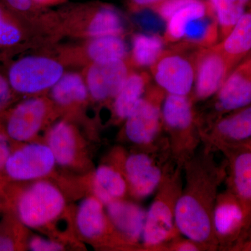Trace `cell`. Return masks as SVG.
Masks as SVG:
<instances>
[{
	"label": "cell",
	"instance_id": "4316f807",
	"mask_svg": "<svg viewBox=\"0 0 251 251\" xmlns=\"http://www.w3.org/2000/svg\"><path fill=\"white\" fill-rule=\"evenodd\" d=\"M219 24L220 39L223 40L243 15L251 6V0H208Z\"/></svg>",
	"mask_w": 251,
	"mask_h": 251
},
{
	"label": "cell",
	"instance_id": "ac0fdd59",
	"mask_svg": "<svg viewBox=\"0 0 251 251\" xmlns=\"http://www.w3.org/2000/svg\"><path fill=\"white\" fill-rule=\"evenodd\" d=\"M105 206L109 221L124 239L134 244L142 241L147 211L139 204L123 199Z\"/></svg>",
	"mask_w": 251,
	"mask_h": 251
},
{
	"label": "cell",
	"instance_id": "ba28073f",
	"mask_svg": "<svg viewBox=\"0 0 251 251\" xmlns=\"http://www.w3.org/2000/svg\"><path fill=\"white\" fill-rule=\"evenodd\" d=\"M64 206L65 201L58 188L48 181H37L20 196L18 215L25 226L36 228L57 219Z\"/></svg>",
	"mask_w": 251,
	"mask_h": 251
},
{
	"label": "cell",
	"instance_id": "e575fe53",
	"mask_svg": "<svg viewBox=\"0 0 251 251\" xmlns=\"http://www.w3.org/2000/svg\"><path fill=\"white\" fill-rule=\"evenodd\" d=\"M163 0H129L130 9L133 11H140L150 9L159 4Z\"/></svg>",
	"mask_w": 251,
	"mask_h": 251
},
{
	"label": "cell",
	"instance_id": "2e32d148",
	"mask_svg": "<svg viewBox=\"0 0 251 251\" xmlns=\"http://www.w3.org/2000/svg\"><path fill=\"white\" fill-rule=\"evenodd\" d=\"M226 157L227 188L251 211V148L247 144L219 149Z\"/></svg>",
	"mask_w": 251,
	"mask_h": 251
},
{
	"label": "cell",
	"instance_id": "ab89813d",
	"mask_svg": "<svg viewBox=\"0 0 251 251\" xmlns=\"http://www.w3.org/2000/svg\"><path fill=\"white\" fill-rule=\"evenodd\" d=\"M248 56H251V51L250 53H249V55H248Z\"/></svg>",
	"mask_w": 251,
	"mask_h": 251
},
{
	"label": "cell",
	"instance_id": "d6986e66",
	"mask_svg": "<svg viewBox=\"0 0 251 251\" xmlns=\"http://www.w3.org/2000/svg\"><path fill=\"white\" fill-rule=\"evenodd\" d=\"M234 69L251 51V6L228 35L216 44Z\"/></svg>",
	"mask_w": 251,
	"mask_h": 251
},
{
	"label": "cell",
	"instance_id": "9a60e30c",
	"mask_svg": "<svg viewBox=\"0 0 251 251\" xmlns=\"http://www.w3.org/2000/svg\"><path fill=\"white\" fill-rule=\"evenodd\" d=\"M130 72L126 59L92 63L86 72L85 82L89 93L99 101L114 100Z\"/></svg>",
	"mask_w": 251,
	"mask_h": 251
},
{
	"label": "cell",
	"instance_id": "836d02e7",
	"mask_svg": "<svg viewBox=\"0 0 251 251\" xmlns=\"http://www.w3.org/2000/svg\"><path fill=\"white\" fill-rule=\"evenodd\" d=\"M11 153L9 140L6 135L0 133V171L4 169Z\"/></svg>",
	"mask_w": 251,
	"mask_h": 251
},
{
	"label": "cell",
	"instance_id": "f35d334b",
	"mask_svg": "<svg viewBox=\"0 0 251 251\" xmlns=\"http://www.w3.org/2000/svg\"><path fill=\"white\" fill-rule=\"evenodd\" d=\"M245 144H247V145H249V146H250L251 148V140H250V141L248 142L247 143H245Z\"/></svg>",
	"mask_w": 251,
	"mask_h": 251
},
{
	"label": "cell",
	"instance_id": "7c38bea8",
	"mask_svg": "<svg viewBox=\"0 0 251 251\" xmlns=\"http://www.w3.org/2000/svg\"><path fill=\"white\" fill-rule=\"evenodd\" d=\"M233 70L215 46L202 48L198 54L196 80L191 97L195 103L214 97Z\"/></svg>",
	"mask_w": 251,
	"mask_h": 251
},
{
	"label": "cell",
	"instance_id": "30bf717a",
	"mask_svg": "<svg viewBox=\"0 0 251 251\" xmlns=\"http://www.w3.org/2000/svg\"><path fill=\"white\" fill-rule=\"evenodd\" d=\"M67 21L72 23L75 34L89 39L105 36H123L125 23L116 8L107 4L94 3L68 10Z\"/></svg>",
	"mask_w": 251,
	"mask_h": 251
},
{
	"label": "cell",
	"instance_id": "f1b7e54d",
	"mask_svg": "<svg viewBox=\"0 0 251 251\" xmlns=\"http://www.w3.org/2000/svg\"><path fill=\"white\" fill-rule=\"evenodd\" d=\"M196 1L197 0H163L151 9L161 19L168 22L176 11Z\"/></svg>",
	"mask_w": 251,
	"mask_h": 251
},
{
	"label": "cell",
	"instance_id": "9c48e42d",
	"mask_svg": "<svg viewBox=\"0 0 251 251\" xmlns=\"http://www.w3.org/2000/svg\"><path fill=\"white\" fill-rule=\"evenodd\" d=\"M63 74L64 67L55 59L29 56L11 66L8 80L16 92L33 94L52 88Z\"/></svg>",
	"mask_w": 251,
	"mask_h": 251
},
{
	"label": "cell",
	"instance_id": "cb8c5ba5",
	"mask_svg": "<svg viewBox=\"0 0 251 251\" xmlns=\"http://www.w3.org/2000/svg\"><path fill=\"white\" fill-rule=\"evenodd\" d=\"M84 54L91 62L126 59L128 49L123 36H105L89 39Z\"/></svg>",
	"mask_w": 251,
	"mask_h": 251
},
{
	"label": "cell",
	"instance_id": "d6a6232c",
	"mask_svg": "<svg viewBox=\"0 0 251 251\" xmlns=\"http://www.w3.org/2000/svg\"><path fill=\"white\" fill-rule=\"evenodd\" d=\"M11 88L9 80L0 75V110L7 105L11 99Z\"/></svg>",
	"mask_w": 251,
	"mask_h": 251
},
{
	"label": "cell",
	"instance_id": "d590c367",
	"mask_svg": "<svg viewBox=\"0 0 251 251\" xmlns=\"http://www.w3.org/2000/svg\"><path fill=\"white\" fill-rule=\"evenodd\" d=\"M251 243V214L248 222L245 231L243 233L242 237L239 239L237 245L234 247L233 251H241L243 247Z\"/></svg>",
	"mask_w": 251,
	"mask_h": 251
},
{
	"label": "cell",
	"instance_id": "ffe728a7",
	"mask_svg": "<svg viewBox=\"0 0 251 251\" xmlns=\"http://www.w3.org/2000/svg\"><path fill=\"white\" fill-rule=\"evenodd\" d=\"M151 78L147 73L130 72L121 90L114 99V112L118 120H125L133 111L145 95Z\"/></svg>",
	"mask_w": 251,
	"mask_h": 251
},
{
	"label": "cell",
	"instance_id": "7a4b0ae2",
	"mask_svg": "<svg viewBox=\"0 0 251 251\" xmlns=\"http://www.w3.org/2000/svg\"><path fill=\"white\" fill-rule=\"evenodd\" d=\"M183 183V166L175 163L167 172L147 211L142 237L145 249L166 251V246L181 235L175 224V209Z\"/></svg>",
	"mask_w": 251,
	"mask_h": 251
},
{
	"label": "cell",
	"instance_id": "3957f363",
	"mask_svg": "<svg viewBox=\"0 0 251 251\" xmlns=\"http://www.w3.org/2000/svg\"><path fill=\"white\" fill-rule=\"evenodd\" d=\"M163 131L175 163L184 166L202 144L196 103L191 95L166 94L162 105Z\"/></svg>",
	"mask_w": 251,
	"mask_h": 251
},
{
	"label": "cell",
	"instance_id": "44dd1931",
	"mask_svg": "<svg viewBox=\"0 0 251 251\" xmlns=\"http://www.w3.org/2000/svg\"><path fill=\"white\" fill-rule=\"evenodd\" d=\"M93 184L95 197L104 206L112 201L123 199L128 190L123 173L109 166H101L97 168L94 173Z\"/></svg>",
	"mask_w": 251,
	"mask_h": 251
},
{
	"label": "cell",
	"instance_id": "83f0119b",
	"mask_svg": "<svg viewBox=\"0 0 251 251\" xmlns=\"http://www.w3.org/2000/svg\"><path fill=\"white\" fill-rule=\"evenodd\" d=\"M9 13L0 6V46H14L23 39L21 28Z\"/></svg>",
	"mask_w": 251,
	"mask_h": 251
},
{
	"label": "cell",
	"instance_id": "8d00e7d4",
	"mask_svg": "<svg viewBox=\"0 0 251 251\" xmlns=\"http://www.w3.org/2000/svg\"><path fill=\"white\" fill-rule=\"evenodd\" d=\"M14 249L15 244L11 238L0 235V251H14Z\"/></svg>",
	"mask_w": 251,
	"mask_h": 251
},
{
	"label": "cell",
	"instance_id": "d4e9b609",
	"mask_svg": "<svg viewBox=\"0 0 251 251\" xmlns=\"http://www.w3.org/2000/svg\"><path fill=\"white\" fill-rule=\"evenodd\" d=\"M87 84L76 73L64 74L51 88V97L56 103L67 106L82 103L88 97Z\"/></svg>",
	"mask_w": 251,
	"mask_h": 251
},
{
	"label": "cell",
	"instance_id": "603a6c76",
	"mask_svg": "<svg viewBox=\"0 0 251 251\" xmlns=\"http://www.w3.org/2000/svg\"><path fill=\"white\" fill-rule=\"evenodd\" d=\"M47 145L53 153L57 164L67 166L75 160L76 137L74 128L67 122H57L50 128L48 135Z\"/></svg>",
	"mask_w": 251,
	"mask_h": 251
},
{
	"label": "cell",
	"instance_id": "f546056e",
	"mask_svg": "<svg viewBox=\"0 0 251 251\" xmlns=\"http://www.w3.org/2000/svg\"><path fill=\"white\" fill-rule=\"evenodd\" d=\"M166 251H201L204 250L201 245L195 242L194 241L186 237H179V236H178L166 246Z\"/></svg>",
	"mask_w": 251,
	"mask_h": 251
},
{
	"label": "cell",
	"instance_id": "8fae6325",
	"mask_svg": "<svg viewBox=\"0 0 251 251\" xmlns=\"http://www.w3.org/2000/svg\"><path fill=\"white\" fill-rule=\"evenodd\" d=\"M251 211L228 189L218 195L213 227L219 250L232 251L247 227Z\"/></svg>",
	"mask_w": 251,
	"mask_h": 251
},
{
	"label": "cell",
	"instance_id": "7402d4cb",
	"mask_svg": "<svg viewBox=\"0 0 251 251\" xmlns=\"http://www.w3.org/2000/svg\"><path fill=\"white\" fill-rule=\"evenodd\" d=\"M103 204L96 197L85 198L77 209L76 224L83 237L93 239L100 237L106 230L108 221Z\"/></svg>",
	"mask_w": 251,
	"mask_h": 251
},
{
	"label": "cell",
	"instance_id": "277c9868",
	"mask_svg": "<svg viewBox=\"0 0 251 251\" xmlns=\"http://www.w3.org/2000/svg\"><path fill=\"white\" fill-rule=\"evenodd\" d=\"M201 46L179 41L163 50L150 67L156 85L166 94L191 95Z\"/></svg>",
	"mask_w": 251,
	"mask_h": 251
},
{
	"label": "cell",
	"instance_id": "484cf974",
	"mask_svg": "<svg viewBox=\"0 0 251 251\" xmlns=\"http://www.w3.org/2000/svg\"><path fill=\"white\" fill-rule=\"evenodd\" d=\"M165 45L161 36L134 34L132 37L130 63L137 67H151L161 55Z\"/></svg>",
	"mask_w": 251,
	"mask_h": 251
},
{
	"label": "cell",
	"instance_id": "8992f818",
	"mask_svg": "<svg viewBox=\"0 0 251 251\" xmlns=\"http://www.w3.org/2000/svg\"><path fill=\"white\" fill-rule=\"evenodd\" d=\"M166 95V92L158 86H149L125 120V133L130 143L152 149L167 141L162 122V105Z\"/></svg>",
	"mask_w": 251,
	"mask_h": 251
},
{
	"label": "cell",
	"instance_id": "5b68a950",
	"mask_svg": "<svg viewBox=\"0 0 251 251\" xmlns=\"http://www.w3.org/2000/svg\"><path fill=\"white\" fill-rule=\"evenodd\" d=\"M174 163L168 140L157 148L128 155L124 163L128 190L138 199L150 197Z\"/></svg>",
	"mask_w": 251,
	"mask_h": 251
},
{
	"label": "cell",
	"instance_id": "5bb4252c",
	"mask_svg": "<svg viewBox=\"0 0 251 251\" xmlns=\"http://www.w3.org/2000/svg\"><path fill=\"white\" fill-rule=\"evenodd\" d=\"M55 163L53 153L48 145L29 143L11 152L4 170L11 179L29 181L50 174Z\"/></svg>",
	"mask_w": 251,
	"mask_h": 251
},
{
	"label": "cell",
	"instance_id": "1f68e13d",
	"mask_svg": "<svg viewBox=\"0 0 251 251\" xmlns=\"http://www.w3.org/2000/svg\"><path fill=\"white\" fill-rule=\"evenodd\" d=\"M7 6L21 14H29L34 12L37 5L32 0H3Z\"/></svg>",
	"mask_w": 251,
	"mask_h": 251
},
{
	"label": "cell",
	"instance_id": "74e56055",
	"mask_svg": "<svg viewBox=\"0 0 251 251\" xmlns=\"http://www.w3.org/2000/svg\"><path fill=\"white\" fill-rule=\"evenodd\" d=\"M67 0H32L33 2L38 6H49L64 2Z\"/></svg>",
	"mask_w": 251,
	"mask_h": 251
},
{
	"label": "cell",
	"instance_id": "6da1fadb",
	"mask_svg": "<svg viewBox=\"0 0 251 251\" xmlns=\"http://www.w3.org/2000/svg\"><path fill=\"white\" fill-rule=\"evenodd\" d=\"M216 151L201 144L183 166L182 191L175 209V224L183 237L204 251H218L213 213L219 188L226 179V165L219 163Z\"/></svg>",
	"mask_w": 251,
	"mask_h": 251
},
{
	"label": "cell",
	"instance_id": "e0dca14e",
	"mask_svg": "<svg viewBox=\"0 0 251 251\" xmlns=\"http://www.w3.org/2000/svg\"><path fill=\"white\" fill-rule=\"evenodd\" d=\"M48 110L47 101L39 97L18 104L6 122L8 136L17 142H26L34 138L45 122Z\"/></svg>",
	"mask_w": 251,
	"mask_h": 251
},
{
	"label": "cell",
	"instance_id": "4dcf8cb0",
	"mask_svg": "<svg viewBox=\"0 0 251 251\" xmlns=\"http://www.w3.org/2000/svg\"><path fill=\"white\" fill-rule=\"evenodd\" d=\"M29 248L33 251H58L63 249L58 242L41 237L32 238L29 243Z\"/></svg>",
	"mask_w": 251,
	"mask_h": 251
},
{
	"label": "cell",
	"instance_id": "4fadbf2b",
	"mask_svg": "<svg viewBox=\"0 0 251 251\" xmlns=\"http://www.w3.org/2000/svg\"><path fill=\"white\" fill-rule=\"evenodd\" d=\"M202 144L218 151L251 140V105L220 117L201 131Z\"/></svg>",
	"mask_w": 251,
	"mask_h": 251
},
{
	"label": "cell",
	"instance_id": "52a82bcc",
	"mask_svg": "<svg viewBox=\"0 0 251 251\" xmlns=\"http://www.w3.org/2000/svg\"><path fill=\"white\" fill-rule=\"evenodd\" d=\"M202 111L198 112L201 130L220 117L251 105V57L236 66Z\"/></svg>",
	"mask_w": 251,
	"mask_h": 251
}]
</instances>
